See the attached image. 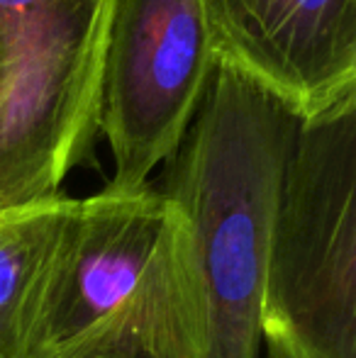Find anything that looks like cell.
Masks as SVG:
<instances>
[{
	"instance_id": "6da1fadb",
	"label": "cell",
	"mask_w": 356,
	"mask_h": 358,
	"mask_svg": "<svg viewBox=\"0 0 356 358\" xmlns=\"http://www.w3.org/2000/svg\"><path fill=\"white\" fill-rule=\"evenodd\" d=\"M303 117L225 64L164 164L173 239L147 358H259L271 222Z\"/></svg>"
},
{
	"instance_id": "7a4b0ae2",
	"label": "cell",
	"mask_w": 356,
	"mask_h": 358,
	"mask_svg": "<svg viewBox=\"0 0 356 358\" xmlns=\"http://www.w3.org/2000/svg\"><path fill=\"white\" fill-rule=\"evenodd\" d=\"M262 344L356 358V95L298 129L271 222Z\"/></svg>"
},
{
	"instance_id": "3957f363",
	"label": "cell",
	"mask_w": 356,
	"mask_h": 358,
	"mask_svg": "<svg viewBox=\"0 0 356 358\" xmlns=\"http://www.w3.org/2000/svg\"><path fill=\"white\" fill-rule=\"evenodd\" d=\"M118 0H0V213L52 200L93 161Z\"/></svg>"
},
{
	"instance_id": "277c9868",
	"label": "cell",
	"mask_w": 356,
	"mask_h": 358,
	"mask_svg": "<svg viewBox=\"0 0 356 358\" xmlns=\"http://www.w3.org/2000/svg\"><path fill=\"white\" fill-rule=\"evenodd\" d=\"M171 205L154 185L73 200L24 358H137Z\"/></svg>"
},
{
	"instance_id": "5b68a950",
	"label": "cell",
	"mask_w": 356,
	"mask_h": 358,
	"mask_svg": "<svg viewBox=\"0 0 356 358\" xmlns=\"http://www.w3.org/2000/svg\"><path fill=\"white\" fill-rule=\"evenodd\" d=\"M215 64L200 0L115 3L98 108V134L113 156L110 190L149 185L183 139Z\"/></svg>"
},
{
	"instance_id": "8992f818",
	"label": "cell",
	"mask_w": 356,
	"mask_h": 358,
	"mask_svg": "<svg viewBox=\"0 0 356 358\" xmlns=\"http://www.w3.org/2000/svg\"><path fill=\"white\" fill-rule=\"evenodd\" d=\"M218 64L303 120L356 95V0H200Z\"/></svg>"
},
{
	"instance_id": "52a82bcc",
	"label": "cell",
	"mask_w": 356,
	"mask_h": 358,
	"mask_svg": "<svg viewBox=\"0 0 356 358\" xmlns=\"http://www.w3.org/2000/svg\"><path fill=\"white\" fill-rule=\"evenodd\" d=\"M73 200L57 195L44 203L0 213V358H24L44 280Z\"/></svg>"
},
{
	"instance_id": "ba28073f",
	"label": "cell",
	"mask_w": 356,
	"mask_h": 358,
	"mask_svg": "<svg viewBox=\"0 0 356 358\" xmlns=\"http://www.w3.org/2000/svg\"><path fill=\"white\" fill-rule=\"evenodd\" d=\"M264 358H285L283 354H278V351H273V349H266V356Z\"/></svg>"
}]
</instances>
